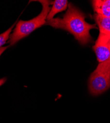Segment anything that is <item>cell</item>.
<instances>
[{
    "label": "cell",
    "instance_id": "1",
    "mask_svg": "<svg viewBox=\"0 0 110 123\" xmlns=\"http://www.w3.org/2000/svg\"><path fill=\"white\" fill-rule=\"evenodd\" d=\"M86 17L81 10L72 3H69L63 18H56L46 21L45 25L66 31L74 36L80 44L85 45L93 42L90 34V30L98 28L96 24L86 22Z\"/></svg>",
    "mask_w": 110,
    "mask_h": 123
},
{
    "label": "cell",
    "instance_id": "2",
    "mask_svg": "<svg viewBox=\"0 0 110 123\" xmlns=\"http://www.w3.org/2000/svg\"><path fill=\"white\" fill-rule=\"evenodd\" d=\"M38 2L42 5V10L37 16L28 21L19 20L15 25L13 33L9 36L8 43L13 45L18 41L28 36L37 28L45 25L47 16L51 9L50 6L53 5V2L47 0H40Z\"/></svg>",
    "mask_w": 110,
    "mask_h": 123
},
{
    "label": "cell",
    "instance_id": "3",
    "mask_svg": "<svg viewBox=\"0 0 110 123\" xmlns=\"http://www.w3.org/2000/svg\"><path fill=\"white\" fill-rule=\"evenodd\" d=\"M110 88V63L107 61L99 63L88 79V89L91 95L97 96Z\"/></svg>",
    "mask_w": 110,
    "mask_h": 123
},
{
    "label": "cell",
    "instance_id": "4",
    "mask_svg": "<svg viewBox=\"0 0 110 123\" xmlns=\"http://www.w3.org/2000/svg\"><path fill=\"white\" fill-rule=\"evenodd\" d=\"M92 49L99 63L107 61L110 53V35L99 32L98 38Z\"/></svg>",
    "mask_w": 110,
    "mask_h": 123
},
{
    "label": "cell",
    "instance_id": "5",
    "mask_svg": "<svg viewBox=\"0 0 110 123\" xmlns=\"http://www.w3.org/2000/svg\"><path fill=\"white\" fill-rule=\"evenodd\" d=\"M91 3L95 13L110 17V0H93Z\"/></svg>",
    "mask_w": 110,
    "mask_h": 123
},
{
    "label": "cell",
    "instance_id": "6",
    "mask_svg": "<svg viewBox=\"0 0 110 123\" xmlns=\"http://www.w3.org/2000/svg\"><path fill=\"white\" fill-rule=\"evenodd\" d=\"M93 17L98 26L100 33L110 35V17L104 16L95 13Z\"/></svg>",
    "mask_w": 110,
    "mask_h": 123
},
{
    "label": "cell",
    "instance_id": "7",
    "mask_svg": "<svg viewBox=\"0 0 110 123\" xmlns=\"http://www.w3.org/2000/svg\"><path fill=\"white\" fill-rule=\"evenodd\" d=\"M68 3L66 0H56L53 3L52 8L50 11L47 18L46 21H49L54 18V17L58 13L63 12L68 7Z\"/></svg>",
    "mask_w": 110,
    "mask_h": 123
},
{
    "label": "cell",
    "instance_id": "8",
    "mask_svg": "<svg viewBox=\"0 0 110 123\" xmlns=\"http://www.w3.org/2000/svg\"><path fill=\"white\" fill-rule=\"evenodd\" d=\"M15 25H16L15 23L11 27L7 29L6 32L0 35V48H1L2 46L4 45L7 43L8 39H9V36L12 33V29L15 27Z\"/></svg>",
    "mask_w": 110,
    "mask_h": 123
},
{
    "label": "cell",
    "instance_id": "9",
    "mask_svg": "<svg viewBox=\"0 0 110 123\" xmlns=\"http://www.w3.org/2000/svg\"><path fill=\"white\" fill-rule=\"evenodd\" d=\"M8 48V46H5V47H2L0 48V56L2 54V53L4 52V51L7 49V48Z\"/></svg>",
    "mask_w": 110,
    "mask_h": 123
},
{
    "label": "cell",
    "instance_id": "10",
    "mask_svg": "<svg viewBox=\"0 0 110 123\" xmlns=\"http://www.w3.org/2000/svg\"><path fill=\"white\" fill-rule=\"evenodd\" d=\"M7 80V79L6 78H3L0 79V86H1L2 85H3Z\"/></svg>",
    "mask_w": 110,
    "mask_h": 123
},
{
    "label": "cell",
    "instance_id": "11",
    "mask_svg": "<svg viewBox=\"0 0 110 123\" xmlns=\"http://www.w3.org/2000/svg\"><path fill=\"white\" fill-rule=\"evenodd\" d=\"M108 62L109 63H110V56H109V59L107 60Z\"/></svg>",
    "mask_w": 110,
    "mask_h": 123
}]
</instances>
